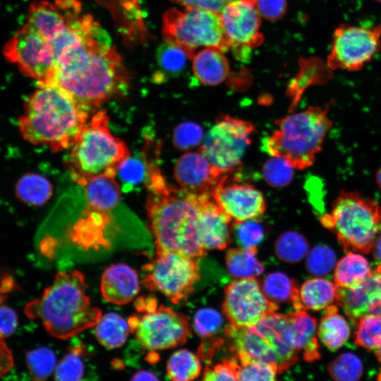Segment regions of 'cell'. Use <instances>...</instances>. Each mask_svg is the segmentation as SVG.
I'll list each match as a JSON object with an SVG mask.
<instances>
[{
	"label": "cell",
	"mask_w": 381,
	"mask_h": 381,
	"mask_svg": "<svg viewBox=\"0 0 381 381\" xmlns=\"http://www.w3.org/2000/svg\"><path fill=\"white\" fill-rule=\"evenodd\" d=\"M131 332L149 351L171 349L186 343L190 334L188 318L163 305L128 320Z\"/></svg>",
	"instance_id": "5bb4252c"
},
{
	"label": "cell",
	"mask_w": 381,
	"mask_h": 381,
	"mask_svg": "<svg viewBox=\"0 0 381 381\" xmlns=\"http://www.w3.org/2000/svg\"><path fill=\"white\" fill-rule=\"evenodd\" d=\"M370 272L369 262L364 257L349 252L335 267V284L337 287L354 289L363 282Z\"/></svg>",
	"instance_id": "4316f807"
},
{
	"label": "cell",
	"mask_w": 381,
	"mask_h": 381,
	"mask_svg": "<svg viewBox=\"0 0 381 381\" xmlns=\"http://www.w3.org/2000/svg\"><path fill=\"white\" fill-rule=\"evenodd\" d=\"M15 286L11 277L6 274H0V304L6 299L8 293L14 289Z\"/></svg>",
	"instance_id": "f5cc1de1"
},
{
	"label": "cell",
	"mask_w": 381,
	"mask_h": 381,
	"mask_svg": "<svg viewBox=\"0 0 381 381\" xmlns=\"http://www.w3.org/2000/svg\"><path fill=\"white\" fill-rule=\"evenodd\" d=\"M375 355L377 360L381 363V346H380L378 349H376ZM377 380L381 381V369H380V373L378 374Z\"/></svg>",
	"instance_id": "9f6ffc18"
},
{
	"label": "cell",
	"mask_w": 381,
	"mask_h": 381,
	"mask_svg": "<svg viewBox=\"0 0 381 381\" xmlns=\"http://www.w3.org/2000/svg\"><path fill=\"white\" fill-rule=\"evenodd\" d=\"M336 303L355 323L367 315H381V265L356 288L337 287Z\"/></svg>",
	"instance_id": "d6986e66"
},
{
	"label": "cell",
	"mask_w": 381,
	"mask_h": 381,
	"mask_svg": "<svg viewBox=\"0 0 381 381\" xmlns=\"http://www.w3.org/2000/svg\"><path fill=\"white\" fill-rule=\"evenodd\" d=\"M18 326V317L11 308L0 304V337L12 335Z\"/></svg>",
	"instance_id": "f907efd6"
},
{
	"label": "cell",
	"mask_w": 381,
	"mask_h": 381,
	"mask_svg": "<svg viewBox=\"0 0 381 381\" xmlns=\"http://www.w3.org/2000/svg\"><path fill=\"white\" fill-rule=\"evenodd\" d=\"M277 309V304L267 298L255 277L234 280L225 288L223 312L234 327L254 326Z\"/></svg>",
	"instance_id": "2e32d148"
},
{
	"label": "cell",
	"mask_w": 381,
	"mask_h": 381,
	"mask_svg": "<svg viewBox=\"0 0 381 381\" xmlns=\"http://www.w3.org/2000/svg\"><path fill=\"white\" fill-rule=\"evenodd\" d=\"M223 325V318L215 309L203 308L194 315L193 327L202 339L215 337Z\"/></svg>",
	"instance_id": "ee69618b"
},
{
	"label": "cell",
	"mask_w": 381,
	"mask_h": 381,
	"mask_svg": "<svg viewBox=\"0 0 381 381\" xmlns=\"http://www.w3.org/2000/svg\"><path fill=\"white\" fill-rule=\"evenodd\" d=\"M150 191L145 208L156 253L173 251L195 258L205 255L198 234L200 194L167 183L161 170L147 164Z\"/></svg>",
	"instance_id": "7a4b0ae2"
},
{
	"label": "cell",
	"mask_w": 381,
	"mask_h": 381,
	"mask_svg": "<svg viewBox=\"0 0 381 381\" xmlns=\"http://www.w3.org/2000/svg\"><path fill=\"white\" fill-rule=\"evenodd\" d=\"M337 306H329L325 308L318 334L322 343L329 349L334 351L340 348L349 338L350 328L345 319L337 313Z\"/></svg>",
	"instance_id": "f1b7e54d"
},
{
	"label": "cell",
	"mask_w": 381,
	"mask_h": 381,
	"mask_svg": "<svg viewBox=\"0 0 381 381\" xmlns=\"http://www.w3.org/2000/svg\"><path fill=\"white\" fill-rule=\"evenodd\" d=\"M4 57L25 75L49 84L54 75L56 56L50 44L27 23L5 44Z\"/></svg>",
	"instance_id": "9a60e30c"
},
{
	"label": "cell",
	"mask_w": 381,
	"mask_h": 381,
	"mask_svg": "<svg viewBox=\"0 0 381 381\" xmlns=\"http://www.w3.org/2000/svg\"><path fill=\"white\" fill-rule=\"evenodd\" d=\"M376 182L379 188L381 189V167L379 168L376 174Z\"/></svg>",
	"instance_id": "6f0895ef"
},
{
	"label": "cell",
	"mask_w": 381,
	"mask_h": 381,
	"mask_svg": "<svg viewBox=\"0 0 381 381\" xmlns=\"http://www.w3.org/2000/svg\"><path fill=\"white\" fill-rule=\"evenodd\" d=\"M203 139V131L197 123L185 121L179 123L174 129L172 142L174 147L180 150L191 149L200 145Z\"/></svg>",
	"instance_id": "7bdbcfd3"
},
{
	"label": "cell",
	"mask_w": 381,
	"mask_h": 381,
	"mask_svg": "<svg viewBox=\"0 0 381 381\" xmlns=\"http://www.w3.org/2000/svg\"><path fill=\"white\" fill-rule=\"evenodd\" d=\"M229 173L225 174L214 188L212 198L233 224L260 220L267 207L262 193L251 184L230 178Z\"/></svg>",
	"instance_id": "ac0fdd59"
},
{
	"label": "cell",
	"mask_w": 381,
	"mask_h": 381,
	"mask_svg": "<svg viewBox=\"0 0 381 381\" xmlns=\"http://www.w3.org/2000/svg\"><path fill=\"white\" fill-rule=\"evenodd\" d=\"M278 373V368L272 364L257 361L238 363V380L272 381L276 380Z\"/></svg>",
	"instance_id": "f6af8a7d"
},
{
	"label": "cell",
	"mask_w": 381,
	"mask_h": 381,
	"mask_svg": "<svg viewBox=\"0 0 381 381\" xmlns=\"http://www.w3.org/2000/svg\"><path fill=\"white\" fill-rule=\"evenodd\" d=\"M238 363L233 358L224 359L215 365H208L203 372V380L223 381L238 380L237 377Z\"/></svg>",
	"instance_id": "7dc6e473"
},
{
	"label": "cell",
	"mask_w": 381,
	"mask_h": 381,
	"mask_svg": "<svg viewBox=\"0 0 381 381\" xmlns=\"http://www.w3.org/2000/svg\"><path fill=\"white\" fill-rule=\"evenodd\" d=\"M257 8L265 19L277 20L286 11V0H255Z\"/></svg>",
	"instance_id": "c3c4849f"
},
{
	"label": "cell",
	"mask_w": 381,
	"mask_h": 381,
	"mask_svg": "<svg viewBox=\"0 0 381 381\" xmlns=\"http://www.w3.org/2000/svg\"><path fill=\"white\" fill-rule=\"evenodd\" d=\"M336 254L326 246L314 247L308 254L306 267L308 271L315 276L329 274L336 265Z\"/></svg>",
	"instance_id": "60d3db41"
},
{
	"label": "cell",
	"mask_w": 381,
	"mask_h": 381,
	"mask_svg": "<svg viewBox=\"0 0 381 381\" xmlns=\"http://www.w3.org/2000/svg\"><path fill=\"white\" fill-rule=\"evenodd\" d=\"M82 347L78 346L70 350L56 364L54 378L56 380H80L84 375L85 367Z\"/></svg>",
	"instance_id": "ab89813d"
},
{
	"label": "cell",
	"mask_w": 381,
	"mask_h": 381,
	"mask_svg": "<svg viewBox=\"0 0 381 381\" xmlns=\"http://www.w3.org/2000/svg\"><path fill=\"white\" fill-rule=\"evenodd\" d=\"M164 40L182 48L192 59L198 48L230 49L219 13L209 11L170 8L162 16Z\"/></svg>",
	"instance_id": "9c48e42d"
},
{
	"label": "cell",
	"mask_w": 381,
	"mask_h": 381,
	"mask_svg": "<svg viewBox=\"0 0 381 381\" xmlns=\"http://www.w3.org/2000/svg\"><path fill=\"white\" fill-rule=\"evenodd\" d=\"M117 173L126 185L134 186L146 178L147 164L139 159L129 156L121 164Z\"/></svg>",
	"instance_id": "bcb514c9"
},
{
	"label": "cell",
	"mask_w": 381,
	"mask_h": 381,
	"mask_svg": "<svg viewBox=\"0 0 381 381\" xmlns=\"http://www.w3.org/2000/svg\"><path fill=\"white\" fill-rule=\"evenodd\" d=\"M193 60V72L202 85L214 86L226 78L229 64L223 52L214 48H204L197 52Z\"/></svg>",
	"instance_id": "cb8c5ba5"
},
{
	"label": "cell",
	"mask_w": 381,
	"mask_h": 381,
	"mask_svg": "<svg viewBox=\"0 0 381 381\" xmlns=\"http://www.w3.org/2000/svg\"><path fill=\"white\" fill-rule=\"evenodd\" d=\"M201 372L198 356L187 349H180L170 356L167 363V373L174 381H188L198 377Z\"/></svg>",
	"instance_id": "836d02e7"
},
{
	"label": "cell",
	"mask_w": 381,
	"mask_h": 381,
	"mask_svg": "<svg viewBox=\"0 0 381 381\" xmlns=\"http://www.w3.org/2000/svg\"><path fill=\"white\" fill-rule=\"evenodd\" d=\"M231 218L217 204L211 193H201L198 234L205 250H222L231 241Z\"/></svg>",
	"instance_id": "44dd1931"
},
{
	"label": "cell",
	"mask_w": 381,
	"mask_h": 381,
	"mask_svg": "<svg viewBox=\"0 0 381 381\" xmlns=\"http://www.w3.org/2000/svg\"><path fill=\"white\" fill-rule=\"evenodd\" d=\"M141 283L150 291L162 293L174 303L186 301L200 279L198 258L173 251L156 253L143 266Z\"/></svg>",
	"instance_id": "8fae6325"
},
{
	"label": "cell",
	"mask_w": 381,
	"mask_h": 381,
	"mask_svg": "<svg viewBox=\"0 0 381 381\" xmlns=\"http://www.w3.org/2000/svg\"><path fill=\"white\" fill-rule=\"evenodd\" d=\"M255 132L249 121L220 115L203 137L200 152L215 167L231 172L240 166Z\"/></svg>",
	"instance_id": "7c38bea8"
},
{
	"label": "cell",
	"mask_w": 381,
	"mask_h": 381,
	"mask_svg": "<svg viewBox=\"0 0 381 381\" xmlns=\"http://www.w3.org/2000/svg\"><path fill=\"white\" fill-rule=\"evenodd\" d=\"M95 327L97 339L108 349L123 346L131 332L128 321L116 313L102 315Z\"/></svg>",
	"instance_id": "f546056e"
},
{
	"label": "cell",
	"mask_w": 381,
	"mask_h": 381,
	"mask_svg": "<svg viewBox=\"0 0 381 381\" xmlns=\"http://www.w3.org/2000/svg\"><path fill=\"white\" fill-rule=\"evenodd\" d=\"M260 220L249 219L233 224L236 241L243 248H257L265 236V229Z\"/></svg>",
	"instance_id": "b9f144b4"
},
{
	"label": "cell",
	"mask_w": 381,
	"mask_h": 381,
	"mask_svg": "<svg viewBox=\"0 0 381 381\" xmlns=\"http://www.w3.org/2000/svg\"><path fill=\"white\" fill-rule=\"evenodd\" d=\"M95 21L78 0L37 1L30 4L27 24L52 46L56 60Z\"/></svg>",
	"instance_id": "30bf717a"
},
{
	"label": "cell",
	"mask_w": 381,
	"mask_h": 381,
	"mask_svg": "<svg viewBox=\"0 0 381 381\" xmlns=\"http://www.w3.org/2000/svg\"><path fill=\"white\" fill-rule=\"evenodd\" d=\"M186 8H197L219 13L233 0H171Z\"/></svg>",
	"instance_id": "681fc988"
},
{
	"label": "cell",
	"mask_w": 381,
	"mask_h": 381,
	"mask_svg": "<svg viewBox=\"0 0 381 381\" xmlns=\"http://www.w3.org/2000/svg\"><path fill=\"white\" fill-rule=\"evenodd\" d=\"M363 370L361 359L353 353L346 352L339 355L328 365L330 376L339 381H355Z\"/></svg>",
	"instance_id": "74e56055"
},
{
	"label": "cell",
	"mask_w": 381,
	"mask_h": 381,
	"mask_svg": "<svg viewBox=\"0 0 381 381\" xmlns=\"http://www.w3.org/2000/svg\"><path fill=\"white\" fill-rule=\"evenodd\" d=\"M219 15L230 49L238 59H246L251 49L263 41L259 32L260 14L255 0H233Z\"/></svg>",
	"instance_id": "e0dca14e"
},
{
	"label": "cell",
	"mask_w": 381,
	"mask_h": 381,
	"mask_svg": "<svg viewBox=\"0 0 381 381\" xmlns=\"http://www.w3.org/2000/svg\"><path fill=\"white\" fill-rule=\"evenodd\" d=\"M132 380H157L158 377L154 373L147 370L136 372L131 377Z\"/></svg>",
	"instance_id": "db71d44e"
},
{
	"label": "cell",
	"mask_w": 381,
	"mask_h": 381,
	"mask_svg": "<svg viewBox=\"0 0 381 381\" xmlns=\"http://www.w3.org/2000/svg\"><path fill=\"white\" fill-rule=\"evenodd\" d=\"M100 290L102 297L111 303L119 306L128 303L140 291L138 274L125 263L112 264L102 273Z\"/></svg>",
	"instance_id": "603a6c76"
},
{
	"label": "cell",
	"mask_w": 381,
	"mask_h": 381,
	"mask_svg": "<svg viewBox=\"0 0 381 381\" xmlns=\"http://www.w3.org/2000/svg\"><path fill=\"white\" fill-rule=\"evenodd\" d=\"M287 315L270 313L252 327L227 325L224 334L230 341V349L238 363L252 361L275 365L279 373L289 368L298 360V353L284 338Z\"/></svg>",
	"instance_id": "52a82bcc"
},
{
	"label": "cell",
	"mask_w": 381,
	"mask_h": 381,
	"mask_svg": "<svg viewBox=\"0 0 381 381\" xmlns=\"http://www.w3.org/2000/svg\"><path fill=\"white\" fill-rule=\"evenodd\" d=\"M29 374L34 380H44L55 370L56 360L54 353L47 347H40L26 355Z\"/></svg>",
	"instance_id": "d590c367"
},
{
	"label": "cell",
	"mask_w": 381,
	"mask_h": 381,
	"mask_svg": "<svg viewBox=\"0 0 381 381\" xmlns=\"http://www.w3.org/2000/svg\"><path fill=\"white\" fill-rule=\"evenodd\" d=\"M257 248H232L227 250L225 262L229 272L234 277H255L265 270L256 257Z\"/></svg>",
	"instance_id": "1f68e13d"
},
{
	"label": "cell",
	"mask_w": 381,
	"mask_h": 381,
	"mask_svg": "<svg viewBox=\"0 0 381 381\" xmlns=\"http://www.w3.org/2000/svg\"><path fill=\"white\" fill-rule=\"evenodd\" d=\"M308 243L301 234L288 231L282 234L274 243V251L282 261L295 263L308 253Z\"/></svg>",
	"instance_id": "e575fe53"
},
{
	"label": "cell",
	"mask_w": 381,
	"mask_h": 381,
	"mask_svg": "<svg viewBox=\"0 0 381 381\" xmlns=\"http://www.w3.org/2000/svg\"><path fill=\"white\" fill-rule=\"evenodd\" d=\"M188 59L182 48L164 41L156 52L159 71L155 73V80L179 75L185 68Z\"/></svg>",
	"instance_id": "d6a6232c"
},
{
	"label": "cell",
	"mask_w": 381,
	"mask_h": 381,
	"mask_svg": "<svg viewBox=\"0 0 381 381\" xmlns=\"http://www.w3.org/2000/svg\"><path fill=\"white\" fill-rule=\"evenodd\" d=\"M47 85L61 87L90 112L125 95L129 77L110 37L96 22L59 55Z\"/></svg>",
	"instance_id": "6da1fadb"
},
{
	"label": "cell",
	"mask_w": 381,
	"mask_h": 381,
	"mask_svg": "<svg viewBox=\"0 0 381 381\" xmlns=\"http://www.w3.org/2000/svg\"><path fill=\"white\" fill-rule=\"evenodd\" d=\"M381 51V23L357 26L338 25L333 32L326 63L332 70L358 71Z\"/></svg>",
	"instance_id": "4fadbf2b"
},
{
	"label": "cell",
	"mask_w": 381,
	"mask_h": 381,
	"mask_svg": "<svg viewBox=\"0 0 381 381\" xmlns=\"http://www.w3.org/2000/svg\"><path fill=\"white\" fill-rule=\"evenodd\" d=\"M288 321L284 338L288 345L296 353H302L307 362L320 357L316 337L317 321L304 309L295 310L287 314Z\"/></svg>",
	"instance_id": "7402d4cb"
},
{
	"label": "cell",
	"mask_w": 381,
	"mask_h": 381,
	"mask_svg": "<svg viewBox=\"0 0 381 381\" xmlns=\"http://www.w3.org/2000/svg\"><path fill=\"white\" fill-rule=\"evenodd\" d=\"M337 287L323 278L306 280L299 289V300L302 309L320 310L336 301Z\"/></svg>",
	"instance_id": "484cf974"
},
{
	"label": "cell",
	"mask_w": 381,
	"mask_h": 381,
	"mask_svg": "<svg viewBox=\"0 0 381 381\" xmlns=\"http://www.w3.org/2000/svg\"><path fill=\"white\" fill-rule=\"evenodd\" d=\"M355 342L371 351L381 346V315H367L357 322Z\"/></svg>",
	"instance_id": "8d00e7d4"
},
{
	"label": "cell",
	"mask_w": 381,
	"mask_h": 381,
	"mask_svg": "<svg viewBox=\"0 0 381 381\" xmlns=\"http://www.w3.org/2000/svg\"><path fill=\"white\" fill-rule=\"evenodd\" d=\"M329 104L306 109L275 121L277 128L262 140V150L280 157L296 169L313 164L332 123L327 116Z\"/></svg>",
	"instance_id": "5b68a950"
},
{
	"label": "cell",
	"mask_w": 381,
	"mask_h": 381,
	"mask_svg": "<svg viewBox=\"0 0 381 381\" xmlns=\"http://www.w3.org/2000/svg\"><path fill=\"white\" fill-rule=\"evenodd\" d=\"M262 175L268 185L274 188H283L291 182L294 168L284 158L272 157L264 163Z\"/></svg>",
	"instance_id": "f35d334b"
},
{
	"label": "cell",
	"mask_w": 381,
	"mask_h": 381,
	"mask_svg": "<svg viewBox=\"0 0 381 381\" xmlns=\"http://www.w3.org/2000/svg\"><path fill=\"white\" fill-rule=\"evenodd\" d=\"M13 356L11 351L0 337V377L6 374L13 366Z\"/></svg>",
	"instance_id": "816d5d0a"
},
{
	"label": "cell",
	"mask_w": 381,
	"mask_h": 381,
	"mask_svg": "<svg viewBox=\"0 0 381 381\" xmlns=\"http://www.w3.org/2000/svg\"><path fill=\"white\" fill-rule=\"evenodd\" d=\"M16 196L21 201L35 206L46 203L53 195V186L45 177L35 173H27L17 182Z\"/></svg>",
	"instance_id": "4dcf8cb0"
},
{
	"label": "cell",
	"mask_w": 381,
	"mask_h": 381,
	"mask_svg": "<svg viewBox=\"0 0 381 381\" xmlns=\"http://www.w3.org/2000/svg\"><path fill=\"white\" fill-rule=\"evenodd\" d=\"M372 249L375 260L379 265H381V229L376 237Z\"/></svg>",
	"instance_id": "11a10c76"
},
{
	"label": "cell",
	"mask_w": 381,
	"mask_h": 381,
	"mask_svg": "<svg viewBox=\"0 0 381 381\" xmlns=\"http://www.w3.org/2000/svg\"><path fill=\"white\" fill-rule=\"evenodd\" d=\"M89 114L61 87L41 85L25 101L18 126L29 143L57 152L75 143Z\"/></svg>",
	"instance_id": "3957f363"
},
{
	"label": "cell",
	"mask_w": 381,
	"mask_h": 381,
	"mask_svg": "<svg viewBox=\"0 0 381 381\" xmlns=\"http://www.w3.org/2000/svg\"><path fill=\"white\" fill-rule=\"evenodd\" d=\"M321 224L332 231L344 250L368 253L381 229V206L355 191L341 190Z\"/></svg>",
	"instance_id": "ba28073f"
},
{
	"label": "cell",
	"mask_w": 381,
	"mask_h": 381,
	"mask_svg": "<svg viewBox=\"0 0 381 381\" xmlns=\"http://www.w3.org/2000/svg\"><path fill=\"white\" fill-rule=\"evenodd\" d=\"M262 289L271 301L290 303L295 310H301L299 300V289L296 283L282 272L268 274L262 280Z\"/></svg>",
	"instance_id": "83f0119b"
},
{
	"label": "cell",
	"mask_w": 381,
	"mask_h": 381,
	"mask_svg": "<svg viewBox=\"0 0 381 381\" xmlns=\"http://www.w3.org/2000/svg\"><path fill=\"white\" fill-rule=\"evenodd\" d=\"M226 173L212 165L200 151L183 154L174 167L175 180L181 188L198 194L211 193Z\"/></svg>",
	"instance_id": "ffe728a7"
},
{
	"label": "cell",
	"mask_w": 381,
	"mask_h": 381,
	"mask_svg": "<svg viewBox=\"0 0 381 381\" xmlns=\"http://www.w3.org/2000/svg\"><path fill=\"white\" fill-rule=\"evenodd\" d=\"M373 1H375L376 2H378V3H381V0H373Z\"/></svg>",
	"instance_id": "680465c9"
},
{
	"label": "cell",
	"mask_w": 381,
	"mask_h": 381,
	"mask_svg": "<svg viewBox=\"0 0 381 381\" xmlns=\"http://www.w3.org/2000/svg\"><path fill=\"white\" fill-rule=\"evenodd\" d=\"M87 287L80 271L59 272L43 294L25 305V313L40 320L52 337L68 339L95 327L102 315L92 306Z\"/></svg>",
	"instance_id": "277c9868"
},
{
	"label": "cell",
	"mask_w": 381,
	"mask_h": 381,
	"mask_svg": "<svg viewBox=\"0 0 381 381\" xmlns=\"http://www.w3.org/2000/svg\"><path fill=\"white\" fill-rule=\"evenodd\" d=\"M89 207L110 212L119 202L121 188L115 177L98 176L88 180L83 186Z\"/></svg>",
	"instance_id": "d4e9b609"
},
{
	"label": "cell",
	"mask_w": 381,
	"mask_h": 381,
	"mask_svg": "<svg viewBox=\"0 0 381 381\" xmlns=\"http://www.w3.org/2000/svg\"><path fill=\"white\" fill-rule=\"evenodd\" d=\"M104 111H97L83 128L66 159L71 178L84 186L98 176L115 177L121 164L130 156L126 143L109 128Z\"/></svg>",
	"instance_id": "8992f818"
}]
</instances>
